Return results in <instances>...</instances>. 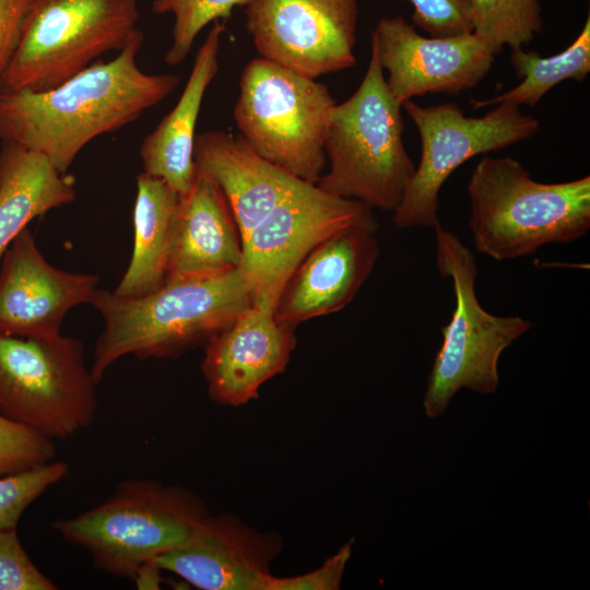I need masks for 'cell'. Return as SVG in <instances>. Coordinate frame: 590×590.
Masks as SVG:
<instances>
[{"mask_svg":"<svg viewBox=\"0 0 590 590\" xmlns=\"http://www.w3.org/2000/svg\"><path fill=\"white\" fill-rule=\"evenodd\" d=\"M142 43L138 30L114 59L47 91L0 90V138L45 155L66 173L88 142L133 122L178 85L175 74L139 68Z\"/></svg>","mask_w":590,"mask_h":590,"instance_id":"1","label":"cell"},{"mask_svg":"<svg viewBox=\"0 0 590 590\" xmlns=\"http://www.w3.org/2000/svg\"><path fill=\"white\" fill-rule=\"evenodd\" d=\"M251 302V288L240 269L166 282L155 292L131 299L96 288L88 304L102 316L104 329L91 366L94 380L98 385L125 355L167 358L205 344Z\"/></svg>","mask_w":590,"mask_h":590,"instance_id":"2","label":"cell"},{"mask_svg":"<svg viewBox=\"0 0 590 590\" xmlns=\"http://www.w3.org/2000/svg\"><path fill=\"white\" fill-rule=\"evenodd\" d=\"M467 191L474 248L497 261L569 244L590 228V176L545 184L512 157L484 155Z\"/></svg>","mask_w":590,"mask_h":590,"instance_id":"3","label":"cell"},{"mask_svg":"<svg viewBox=\"0 0 590 590\" xmlns=\"http://www.w3.org/2000/svg\"><path fill=\"white\" fill-rule=\"evenodd\" d=\"M401 109L371 47L358 88L332 109L324 144L329 170L316 185L332 196L393 212L416 168L404 146Z\"/></svg>","mask_w":590,"mask_h":590,"instance_id":"4","label":"cell"},{"mask_svg":"<svg viewBox=\"0 0 590 590\" xmlns=\"http://www.w3.org/2000/svg\"><path fill=\"white\" fill-rule=\"evenodd\" d=\"M208 515L204 503L181 486L131 479L98 505L51 527L86 551L96 569L134 580L145 565L184 544Z\"/></svg>","mask_w":590,"mask_h":590,"instance_id":"5","label":"cell"},{"mask_svg":"<svg viewBox=\"0 0 590 590\" xmlns=\"http://www.w3.org/2000/svg\"><path fill=\"white\" fill-rule=\"evenodd\" d=\"M329 88L263 58L250 60L239 81L234 120L257 155L316 185L326 164V138L335 105Z\"/></svg>","mask_w":590,"mask_h":590,"instance_id":"6","label":"cell"},{"mask_svg":"<svg viewBox=\"0 0 590 590\" xmlns=\"http://www.w3.org/2000/svg\"><path fill=\"white\" fill-rule=\"evenodd\" d=\"M434 229L438 271L451 280L456 306L441 328L442 343L423 399L424 412L432 418L441 415L463 388L481 394L495 392L502 353L534 327V322L519 316L503 317L485 310L476 297L477 264L473 252L440 223Z\"/></svg>","mask_w":590,"mask_h":590,"instance_id":"7","label":"cell"},{"mask_svg":"<svg viewBox=\"0 0 590 590\" xmlns=\"http://www.w3.org/2000/svg\"><path fill=\"white\" fill-rule=\"evenodd\" d=\"M137 0H31L0 90L43 92L104 54L120 51L137 33Z\"/></svg>","mask_w":590,"mask_h":590,"instance_id":"8","label":"cell"},{"mask_svg":"<svg viewBox=\"0 0 590 590\" xmlns=\"http://www.w3.org/2000/svg\"><path fill=\"white\" fill-rule=\"evenodd\" d=\"M96 381L82 342L0 334V414L55 440L94 421Z\"/></svg>","mask_w":590,"mask_h":590,"instance_id":"9","label":"cell"},{"mask_svg":"<svg viewBox=\"0 0 590 590\" xmlns=\"http://www.w3.org/2000/svg\"><path fill=\"white\" fill-rule=\"evenodd\" d=\"M482 117L465 116L456 104L424 107L402 104L421 140V160L393 211L398 228L439 224V192L449 176L472 157L499 151L533 137L539 120L518 106L500 103Z\"/></svg>","mask_w":590,"mask_h":590,"instance_id":"10","label":"cell"},{"mask_svg":"<svg viewBox=\"0 0 590 590\" xmlns=\"http://www.w3.org/2000/svg\"><path fill=\"white\" fill-rule=\"evenodd\" d=\"M349 227L377 232L373 209L304 182L241 238V263L252 302L273 307L299 262L323 239Z\"/></svg>","mask_w":590,"mask_h":590,"instance_id":"11","label":"cell"},{"mask_svg":"<svg viewBox=\"0 0 590 590\" xmlns=\"http://www.w3.org/2000/svg\"><path fill=\"white\" fill-rule=\"evenodd\" d=\"M245 8L260 58L311 79L355 64L357 0H250Z\"/></svg>","mask_w":590,"mask_h":590,"instance_id":"12","label":"cell"},{"mask_svg":"<svg viewBox=\"0 0 590 590\" xmlns=\"http://www.w3.org/2000/svg\"><path fill=\"white\" fill-rule=\"evenodd\" d=\"M387 86L401 105L416 96L459 95L475 87L497 55L473 32L425 37L402 16L382 17L371 33Z\"/></svg>","mask_w":590,"mask_h":590,"instance_id":"13","label":"cell"},{"mask_svg":"<svg viewBox=\"0 0 590 590\" xmlns=\"http://www.w3.org/2000/svg\"><path fill=\"white\" fill-rule=\"evenodd\" d=\"M98 276L51 266L28 227L0 261V334L46 338L60 334L68 311L88 303Z\"/></svg>","mask_w":590,"mask_h":590,"instance_id":"14","label":"cell"},{"mask_svg":"<svg viewBox=\"0 0 590 590\" xmlns=\"http://www.w3.org/2000/svg\"><path fill=\"white\" fill-rule=\"evenodd\" d=\"M281 548L278 533L259 532L232 515H208L184 544L153 564L202 590H267Z\"/></svg>","mask_w":590,"mask_h":590,"instance_id":"15","label":"cell"},{"mask_svg":"<svg viewBox=\"0 0 590 590\" xmlns=\"http://www.w3.org/2000/svg\"><path fill=\"white\" fill-rule=\"evenodd\" d=\"M295 330L276 321L274 307L251 302L205 343L201 364L211 399L237 406L256 399L260 387L286 368Z\"/></svg>","mask_w":590,"mask_h":590,"instance_id":"16","label":"cell"},{"mask_svg":"<svg viewBox=\"0 0 590 590\" xmlns=\"http://www.w3.org/2000/svg\"><path fill=\"white\" fill-rule=\"evenodd\" d=\"M376 233L349 227L314 247L285 282L274 306L276 321L295 330L302 322L347 306L378 259Z\"/></svg>","mask_w":590,"mask_h":590,"instance_id":"17","label":"cell"},{"mask_svg":"<svg viewBox=\"0 0 590 590\" xmlns=\"http://www.w3.org/2000/svg\"><path fill=\"white\" fill-rule=\"evenodd\" d=\"M196 168L181 196L166 282L217 276L241 263V237L228 202L215 180Z\"/></svg>","mask_w":590,"mask_h":590,"instance_id":"18","label":"cell"},{"mask_svg":"<svg viewBox=\"0 0 590 590\" xmlns=\"http://www.w3.org/2000/svg\"><path fill=\"white\" fill-rule=\"evenodd\" d=\"M193 160L222 189L241 238L305 182L223 131L197 134Z\"/></svg>","mask_w":590,"mask_h":590,"instance_id":"19","label":"cell"},{"mask_svg":"<svg viewBox=\"0 0 590 590\" xmlns=\"http://www.w3.org/2000/svg\"><path fill=\"white\" fill-rule=\"evenodd\" d=\"M225 24L215 21L200 46L185 88L140 149L143 172L164 180L185 196L194 179L196 125L206 88L216 76Z\"/></svg>","mask_w":590,"mask_h":590,"instance_id":"20","label":"cell"},{"mask_svg":"<svg viewBox=\"0 0 590 590\" xmlns=\"http://www.w3.org/2000/svg\"><path fill=\"white\" fill-rule=\"evenodd\" d=\"M181 196L144 172L137 177L133 249L130 263L113 292L120 298L146 296L166 282Z\"/></svg>","mask_w":590,"mask_h":590,"instance_id":"21","label":"cell"},{"mask_svg":"<svg viewBox=\"0 0 590 590\" xmlns=\"http://www.w3.org/2000/svg\"><path fill=\"white\" fill-rule=\"evenodd\" d=\"M75 199L74 180L43 154L12 141L0 150V261L28 223Z\"/></svg>","mask_w":590,"mask_h":590,"instance_id":"22","label":"cell"},{"mask_svg":"<svg viewBox=\"0 0 590 590\" xmlns=\"http://www.w3.org/2000/svg\"><path fill=\"white\" fill-rule=\"evenodd\" d=\"M511 66L522 81L511 90L488 99H473L471 106L481 109L500 103L533 107L555 85L565 80L581 82L590 72V17L575 40L562 52L542 57L523 48L511 49Z\"/></svg>","mask_w":590,"mask_h":590,"instance_id":"23","label":"cell"},{"mask_svg":"<svg viewBox=\"0 0 590 590\" xmlns=\"http://www.w3.org/2000/svg\"><path fill=\"white\" fill-rule=\"evenodd\" d=\"M472 32L498 55L504 46L523 48L543 27L538 0H464Z\"/></svg>","mask_w":590,"mask_h":590,"instance_id":"24","label":"cell"},{"mask_svg":"<svg viewBox=\"0 0 590 590\" xmlns=\"http://www.w3.org/2000/svg\"><path fill=\"white\" fill-rule=\"evenodd\" d=\"M250 0H154L152 12L172 13L174 25L172 45L164 61L172 67L188 57L199 33L210 23L231 17L236 7H246Z\"/></svg>","mask_w":590,"mask_h":590,"instance_id":"25","label":"cell"},{"mask_svg":"<svg viewBox=\"0 0 590 590\" xmlns=\"http://www.w3.org/2000/svg\"><path fill=\"white\" fill-rule=\"evenodd\" d=\"M68 472L66 462L51 461L0 477V530L16 528L25 509Z\"/></svg>","mask_w":590,"mask_h":590,"instance_id":"26","label":"cell"},{"mask_svg":"<svg viewBox=\"0 0 590 590\" xmlns=\"http://www.w3.org/2000/svg\"><path fill=\"white\" fill-rule=\"evenodd\" d=\"M55 440L0 414V477L54 461Z\"/></svg>","mask_w":590,"mask_h":590,"instance_id":"27","label":"cell"},{"mask_svg":"<svg viewBox=\"0 0 590 590\" xmlns=\"http://www.w3.org/2000/svg\"><path fill=\"white\" fill-rule=\"evenodd\" d=\"M58 586L32 562L16 528L0 530V590H56Z\"/></svg>","mask_w":590,"mask_h":590,"instance_id":"28","label":"cell"},{"mask_svg":"<svg viewBox=\"0 0 590 590\" xmlns=\"http://www.w3.org/2000/svg\"><path fill=\"white\" fill-rule=\"evenodd\" d=\"M413 5V25L433 37L472 32L464 0H408Z\"/></svg>","mask_w":590,"mask_h":590,"instance_id":"29","label":"cell"},{"mask_svg":"<svg viewBox=\"0 0 590 590\" xmlns=\"http://www.w3.org/2000/svg\"><path fill=\"white\" fill-rule=\"evenodd\" d=\"M353 539L346 542L323 564L304 575L293 577L272 576L267 590H338L351 556Z\"/></svg>","mask_w":590,"mask_h":590,"instance_id":"30","label":"cell"},{"mask_svg":"<svg viewBox=\"0 0 590 590\" xmlns=\"http://www.w3.org/2000/svg\"><path fill=\"white\" fill-rule=\"evenodd\" d=\"M31 0H0V85L19 45Z\"/></svg>","mask_w":590,"mask_h":590,"instance_id":"31","label":"cell"}]
</instances>
